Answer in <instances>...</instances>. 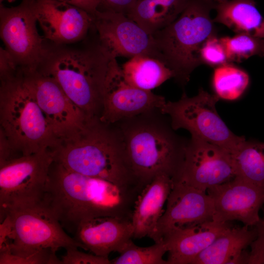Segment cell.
Here are the masks:
<instances>
[{
  "label": "cell",
  "mask_w": 264,
  "mask_h": 264,
  "mask_svg": "<svg viewBox=\"0 0 264 264\" xmlns=\"http://www.w3.org/2000/svg\"><path fill=\"white\" fill-rule=\"evenodd\" d=\"M136 198L109 182L70 171L54 161L41 204L74 235L82 224L94 218L131 219Z\"/></svg>",
  "instance_id": "obj_1"
},
{
  "label": "cell",
  "mask_w": 264,
  "mask_h": 264,
  "mask_svg": "<svg viewBox=\"0 0 264 264\" xmlns=\"http://www.w3.org/2000/svg\"><path fill=\"white\" fill-rule=\"evenodd\" d=\"M236 176L231 154L222 148L191 136L184 149L181 165L173 178L202 191Z\"/></svg>",
  "instance_id": "obj_12"
},
{
  "label": "cell",
  "mask_w": 264,
  "mask_h": 264,
  "mask_svg": "<svg viewBox=\"0 0 264 264\" xmlns=\"http://www.w3.org/2000/svg\"><path fill=\"white\" fill-rule=\"evenodd\" d=\"M33 0H22L10 7L0 4V38L22 72L37 69L46 50V41L39 33Z\"/></svg>",
  "instance_id": "obj_10"
},
{
  "label": "cell",
  "mask_w": 264,
  "mask_h": 264,
  "mask_svg": "<svg viewBox=\"0 0 264 264\" xmlns=\"http://www.w3.org/2000/svg\"><path fill=\"white\" fill-rule=\"evenodd\" d=\"M84 9L94 15L99 7L100 0H57Z\"/></svg>",
  "instance_id": "obj_36"
},
{
  "label": "cell",
  "mask_w": 264,
  "mask_h": 264,
  "mask_svg": "<svg viewBox=\"0 0 264 264\" xmlns=\"http://www.w3.org/2000/svg\"><path fill=\"white\" fill-rule=\"evenodd\" d=\"M136 0H100L98 10L110 11L127 15L134 5Z\"/></svg>",
  "instance_id": "obj_33"
},
{
  "label": "cell",
  "mask_w": 264,
  "mask_h": 264,
  "mask_svg": "<svg viewBox=\"0 0 264 264\" xmlns=\"http://www.w3.org/2000/svg\"><path fill=\"white\" fill-rule=\"evenodd\" d=\"M46 42L37 69L54 78L88 118L100 119L105 81L114 57L101 44L93 28L85 38L75 43Z\"/></svg>",
  "instance_id": "obj_2"
},
{
  "label": "cell",
  "mask_w": 264,
  "mask_h": 264,
  "mask_svg": "<svg viewBox=\"0 0 264 264\" xmlns=\"http://www.w3.org/2000/svg\"><path fill=\"white\" fill-rule=\"evenodd\" d=\"M93 29L113 57L148 55L157 58L153 36L126 14L98 10L93 15Z\"/></svg>",
  "instance_id": "obj_14"
},
{
  "label": "cell",
  "mask_w": 264,
  "mask_h": 264,
  "mask_svg": "<svg viewBox=\"0 0 264 264\" xmlns=\"http://www.w3.org/2000/svg\"><path fill=\"white\" fill-rule=\"evenodd\" d=\"M22 73L59 144L77 136L93 120L71 100L51 76L38 69Z\"/></svg>",
  "instance_id": "obj_11"
},
{
  "label": "cell",
  "mask_w": 264,
  "mask_h": 264,
  "mask_svg": "<svg viewBox=\"0 0 264 264\" xmlns=\"http://www.w3.org/2000/svg\"><path fill=\"white\" fill-rule=\"evenodd\" d=\"M207 193L214 202V221L225 223L237 220L244 225L255 226L260 221L264 189L236 176L209 188Z\"/></svg>",
  "instance_id": "obj_16"
},
{
  "label": "cell",
  "mask_w": 264,
  "mask_h": 264,
  "mask_svg": "<svg viewBox=\"0 0 264 264\" xmlns=\"http://www.w3.org/2000/svg\"><path fill=\"white\" fill-rule=\"evenodd\" d=\"M53 161L50 149L0 161V218L42 203Z\"/></svg>",
  "instance_id": "obj_8"
},
{
  "label": "cell",
  "mask_w": 264,
  "mask_h": 264,
  "mask_svg": "<svg viewBox=\"0 0 264 264\" xmlns=\"http://www.w3.org/2000/svg\"><path fill=\"white\" fill-rule=\"evenodd\" d=\"M189 0H137L127 15L151 35L174 22Z\"/></svg>",
  "instance_id": "obj_23"
},
{
  "label": "cell",
  "mask_w": 264,
  "mask_h": 264,
  "mask_svg": "<svg viewBox=\"0 0 264 264\" xmlns=\"http://www.w3.org/2000/svg\"><path fill=\"white\" fill-rule=\"evenodd\" d=\"M214 215V202L207 192L174 181L166 209L150 239L159 242L170 231L212 221Z\"/></svg>",
  "instance_id": "obj_15"
},
{
  "label": "cell",
  "mask_w": 264,
  "mask_h": 264,
  "mask_svg": "<svg viewBox=\"0 0 264 264\" xmlns=\"http://www.w3.org/2000/svg\"><path fill=\"white\" fill-rule=\"evenodd\" d=\"M199 57L202 64L217 67L230 63L223 43L216 35L205 41L200 50Z\"/></svg>",
  "instance_id": "obj_30"
},
{
  "label": "cell",
  "mask_w": 264,
  "mask_h": 264,
  "mask_svg": "<svg viewBox=\"0 0 264 264\" xmlns=\"http://www.w3.org/2000/svg\"><path fill=\"white\" fill-rule=\"evenodd\" d=\"M8 215L12 221L14 238L0 248L19 257L43 249L56 252L60 248L84 246L65 231L57 219L42 204L11 209L0 218Z\"/></svg>",
  "instance_id": "obj_9"
},
{
  "label": "cell",
  "mask_w": 264,
  "mask_h": 264,
  "mask_svg": "<svg viewBox=\"0 0 264 264\" xmlns=\"http://www.w3.org/2000/svg\"><path fill=\"white\" fill-rule=\"evenodd\" d=\"M123 139L131 171L143 189L157 176L172 179L182 162L186 143L174 132L161 109L150 110L115 123Z\"/></svg>",
  "instance_id": "obj_4"
},
{
  "label": "cell",
  "mask_w": 264,
  "mask_h": 264,
  "mask_svg": "<svg viewBox=\"0 0 264 264\" xmlns=\"http://www.w3.org/2000/svg\"><path fill=\"white\" fill-rule=\"evenodd\" d=\"M231 155L236 176L264 190V143L245 140Z\"/></svg>",
  "instance_id": "obj_25"
},
{
  "label": "cell",
  "mask_w": 264,
  "mask_h": 264,
  "mask_svg": "<svg viewBox=\"0 0 264 264\" xmlns=\"http://www.w3.org/2000/svg\"><path fill=\"white\" fill-rule=\"evenodd\" d=\"M173 184L170 176L160 174L145 186L138 195L131 218L133 239L151 238L164 211L163 207Z\"/></svg>",
  "instance_id": "obj_20"
},
{
  "label": "cell",
  "mask_w": 264,
  "mask_h": 264,
  "mask_svg": "<svg viewBox=\"0 0 264 264\" xmlns=\"http://www.w3.org/2000/svg\"><path fill=\"white\" fill-rule=\"evenodd\" d=\"M167 252L163 241L146 247L139 246L132 241L120 255L111 260V264H167L163 256Z\"/></svg>",
  "instance_id": "obj_27"
},
{
  "label": "cell",
  "mask_w": 264,
  "mask_h": 264,
  "mask_svg": "<svg viewBox=\"0 0 264 264\" xmlns=\"http://www.w3.org/2000/svg\"><path fill=\"white\" fill-rule=\"evenodd\" d=\"M62 264H111L109 257L86 253L77 247L66 249V254L61 257Z\"/></svg>",
  "instance_id": "obj_32"
},
{
  "label": "cell",
  "mask_w": 264,
  "mask_h": 264,
  "mask_svg": "<svg viewBox=\"0 0 264 264\" xmlns=\"http://www.w3.org/2000/svg\"><path fill=\"white\" fill-rule=\"evenodd\" d=\"M257 236L250 243V251L244 250L242 264H264V219L255 226Z\"/></svg>",
  "instance_id": "obj_31"
},
{
  "label": "cell",
  "mask_w": 264,
  "mask_h": 264,
  "mask_svg": "<svg viewBox=\"0 0 264 264\" xmlns=\"http://www.w3.org/2000/svg\"><path fill=\"white\" fill-rule=\"evenodd\" d=\"M19 71L17 66L4 48L0 49V79L6 78L16 74Z\"/></svg>",
  "instance_id": "obj_34"
},
{
  "label": "cell",
  "mask_w": 264,
  "mask_h": 264,
  "mask_svg": "<svg viewBox=\"0 0 264 264\" xmlns=\"http://www.w3.org/2000/svg\"><path fill=\"white\" fill-rule=\"evenodd\" d=\"M131 219L118 217L94 218L82 224L74 238L93 254L109 257L121 253L133 239Z\"/></svg>",
  "instance_id": "obj_18"
},
{
  "label": "cell",
  "mask_w": 264,
  "mask_h": 264,
  "mask_svg": "<svg viewBox=\"0 0 264 264\" xmlns=\"http://www.w3.org/2000/svg\"><path fill=\"white\" fill-rule=\"evenodd\" d=\"M219 98L200 88L193 97L183 93L176 101H166L161 109L169 118L175 130L183 129L191 136L217 145L230 154L246 140L235 134L221 119L216 110Z\"/></svg>",
  "instance_id": "obj_7"
},
{
  "label": "cell",
  "mask_w": 264,
  "mask_h": 264,
  "mask_svg": "<svg viewBox=\"0 0 264 264\" xmlns=\"http://www.w3.org/2000/svg\"><path fill=\"white\" fill-rule=\"evenodd\" d=\"M249 83V77L243 69L231 63L216 67L212 84L215 94L225 100L239 98L244 92Z\"/></svg>",
  "instance_id": "obj_26"
},
{
  "label": "cell",
  "mask_w": 264,
  "mask_h": 264,
  "mask_svg": "<svg viewBox=\"0 0 264 264\" xmlns=\"http://www.w3.org/2000/svg\"><path fill=\"white\" fill-rule=\"evenodd\" d=\"M126 80L143 90L152 91L174 78V73L158 59L148 55L132 57L121 67Z\"/></svg>",
  "instance_id": "obj_24"
},
{
  "label": "cell",
  "mask_w": 264,
  "mask_h": 264,
  "mask_svg": "<svg viewBox=\"0 0 264 264\" xmlns=\"http://www.w3.org/2000/svg\"><path fill=\"white\" fill-rule=\"evenodd\" d=\"M14 238L13 223L10 217L6 215L0 221V247L11 242Z\"/></svg>",
  "instance_id": "obj_35"
},
{
  "label": "cell",
  "mask_w": 264,
  "mask_h": 264,
  "mask_svg": "<svg viewBox=\"0 0 264 264\" xmlns=\"http://www.w3.org/2000/svg\"><path fill=\"white\" fill-rule=\"evenodd\" d=\"M55 252L43 249L23 257L15 256L8 252H0V264H62Z\"/></svg>",
  "instance_id": "obj_29"
},
{
  "label": "cell",
  "mask_w": 264,
  "mask_h": 264,
  "mask_svg": "<svg viewBox=\"0 0 264 264\" xmlns=\"http://www.w3.org/2000/svg\"><path fill=\"white\" fill-rule=\"evenodd\" d=\"M230 63L241 62L253 56L264 57V39L245 34L220 38Z\"/></svg>",
  "instance_id": "obj_28"
},
{
  "label": "cell",
  "mask_w": 264,
  "mask_h": 264,
  "mask_svg": "<svg viewBox=\"0 0 264 264\" xmlns=\"http://www.w3.org/2000/svg\"><path fill=\"white\" fill-rule=\"evenodd\" d=\"M215 22L222 24L236 34L264 39V18L254 0H228L216 3Z\"/></svg>",
  "instance_id": "obj_22"
},
{
  "label": "cell",
  "mask_w": 264,
  "mask_h": 264,
  "mask_svg": "<svg viewBox=\"0 0 264 264\" xmlns=\"http://www.w3.org/2000/svg\"><path fill=\"white\" fill-rule=\"evenodd\" d=\"M0 161L59 144L23 73L0 79Z\"/></svg>",
  "instance_id": "obj_5"
},
{
  "label": "cell",
  "mask_w": 264,
  "mask_h": 264,
  "mask_svg": "<svg viewBox=\"0 0 264 264\" xmlns=\"http://www.w3.org/2000/svg\"><path fill=\"white\" fill-rule=\"evenodd\" d=\"M214 220L173 230L162 238L168 253L167 264L192 262L230 226ZM161 240V241H162Z\"/></svg>",
  "instance_id": "obj_19"
},
{
  "label": "cell",
  "mask_w": 264,
  "mask_h": 264,
  "mask_svg": "<svg viewBox=\"0 0 264 264\" xmlns=\"http://www.w3.org/2000/svg\"><path fill=\"white\" fill-rule=\"evenodd\" d=\"M212 0H189L180 15L153 35L157 58L174 73V78L185 85L192 71L202 64L200 50L210 37L216 35L210 16Z\"/></svg>",
  "instance_id": "obj_6"
},
{
  "label": "cell",
  "mask_w": 264,
  "mask_h": 264,
  "mask_svg": "<svg viewBox=\"0 0 264 264\" xmlns=\"http://www.w3.org/2000/svg\"><path fill=\"white\" fill-rule=\"evenodd\" d=\"M50 150L54 161L68 170L109 182L136 198L142 190L129 167L115 124L94 119L77 136Z\"/></svg>",
  "instance_id": "obj_3"
},
{
  "label": "cell",
  "mask_w": 264,
  "mask_h": 264,
  "mask_svg": "<svg viewBox=\"0 0 264 264\" xmlns=\"http://www.w3.org/2000/svg\"><path fill=\"white\" fill-rule=\"evenodd\" d=\"M166 101L161 95L131 84L117 58H113L105 81L100 120L107 124H115L150 110L161 109Z\"/></svg>",
  "instance_id": "obj_13"
},
{
  "label": "cell",
  "mask_w": 264,
  "mask_h": 264,
  "mask_svg": "<svg viewBox=\"0 0 264 264\" xmlns=\"http://www.w3.org/2000/svg\"><path fill=\"white\" fill-rule=\"evenodd\" d=\"M249 226H230L201 252L191 264H242L243 251L257 236Z\"/></svg>",
  "instance_id": "obj_21"
},
{
  "label": "cell",
  "mask_w": 264,
  "mask_h": 264,
  "mask_svg": "<svg viewBox=\"0 0 264 264\" xmlns=\"http://www.w3.org/2000/svg\"><path fill=\"white\" fill-rule=\"evenodd\" d=\"M37 22L48 42L65 44L79 42L93 27V15L57 0H33Z\"/></svg>",
  "instance_id": "obj_17"
},
{
  "label": "cell",
  "mask_w": 264,
  "mask_h": 264,
  "mask_svg": "<svg viewBox=\"0 0 264 264\" xmlns=\"http://www.w3.org/2000/svg\"><path fill=\"white\" fill-rule=\"evenodd\" d=\"M212 0L216 2V3H219V2H223V1L228 0Z\"/></svg>",
  "instance_id": "obj_37"
}]
</instances>
